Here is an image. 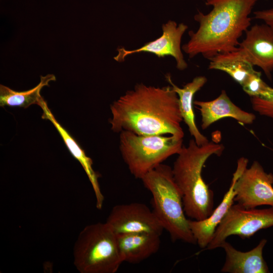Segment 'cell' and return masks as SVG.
<instances>
[{
  "label": "cell",
  "mask_w": 273,
  "mask_h": 273,
  "mask_svg": "<svg viewBox=\"0 0 273 273\" xmlns=\"http://www.w3.org/2000/svg\"><path fill=\"white\" fill-rule=\"evenodd\" d=\"M110 109L112 117L109 122L114 132L169 134L179 139L184 136L178 97L171 86L138 83L115 101Z\"/></svg>",
  "instance_id": "6da1fadb"
},
{
  "label": "cell",
  "mask_w": 273,
  "mask_h": 273,
  "mask_svg": "<svg viewBox=\"0 0 273 273\" xmlns=\"http://www.w3.org/2000/svg\"><path fill=\"white\" fill-rule=\"evenodd\" d=\"M259 0H206L211 6L207 14L198 11L194 20L199 26L190 31V40L181 48L190 58L199 54L209 59L216 54L236 49L240 38L249 28L250 15Z\"/></svg>",
  "instance_id": "7a4b0ae2"
},
{
  "label": "cell",
  "mask_w": 273,
  "mask_h": 273,
  "mask_svg": "<svg viewBox=\"0 0 273 273\" xmlns=\"http://www.w3.org/2000/svg\"><path fill=\"white\" fill-rule=\"evenodd\" d=\"M222 144L209 142L199 146L194 139L183 147L172 168L174 180L183 194L186 216L194 220L208 217L213 211L214 193L204 180L202 172L212 155L220 156Z\"/></svg>",
  "instance_id": "3957f363"
},
{
  "label": "cell",
  "mask_w": 273,
  "mask_h": 273,
  "mask_svg": "<svg viewBox=\"0 0 273 273\" xmlns=\"http://www.w3.org/2000/svg\"><path fill=\"white\" fill-rule=\"evenodd\" d=\"M141 180L152 194L153 211L171 240L196 244L184 211L183 194L174 180L172 168L161 163Z\"/></svg>",
  "instance_id": "277c9868"
},
{
  "label": "cell",
  "mask_w": 273,
  "mask_h": 273,
  "mask_svg": "<svg viewBox=\"0 0 273 273\" xmlns=\"http://www.w3.org/2000/svg\"><path fill=\"white\" fill-rule=\"evenodd\" d=\"M116 234L106 222L85 226L73 247V263L80 273H115L123 262Z\"/></svg>",
  "instance_id": "5b68a950"
},
{
  "label": "cell",
  "mask_w": 273,
  "mask_h": 273,
  "mask_svg": "<svg viewBox=\"0 0 273 273\" xmlns=\"http://www.w3.org/2000/svg\"><path fill=\"white\" fill-rule=\"evenodd\" d=\"M183 142L171 135H141L123 130L120 132L119 150L131 174L141 179L167 158L177 155Z\"/></svg>",
  "instance_id": "8992f818"
},
{
  "label": "cell",
  "mask_w": 273,
  "mask_h": 273,
  "mask_svg": "<svg viewBox=\"0 0 273 273\" xmlns=\"http://www.w3.org/2000/svg\"><path fill=\"white\" fill-rule=\"evenodd\" d=\"M273 226V207L246 209L233 204L217 226L212 238L204 250L220 247L230 236L249 238L258 231Z\"/></svg>",
  "instance_id": "52a82bcc"
},
{
  "label": "cell",
  "mask_w": 273,
  "mask_h": 273,
  "mask_svg": "<svg viewBox=\"0 0 273 273\" xmlns=\"http://www.w3.org/2000/svg\"><path fill=\"white\" fill-rule=\"evenodd\" d=\"M273 174L254 161L236 181L234 201L246 209L267 205L273 207Z\"/></svg>",
  "instance_id": "ba28073f"
},
{
  "label": "cell",
  "mask_w": 273,
  "mask_h": 273,
  "mask_svg": "<svg viewBox=\"0 0 273 273\" xmlns=\"http://www.w3.org/2000/svg\"><path fill=\"white\" fill-rule=\"evenodd\" d=\"M106 222L116 234L147 233L161 236L164 230L154 211L139 202L114 206Z\"/></svg>",
  "instance_id": "9c48e42d"
},
{
  "label": "cell",
  "mask_w": 273,
  "mask_h": 273,
  "mask_svg": "<svg viewBox=\"0 0 273 273\" xmlns=\"http://www.w3.org/2000/svg\"><path fill=\"white\" fill-rule=\"evenodd\" d=\"M188 28V25L184 23L177 24L174 21L168 20L162 26V34L160 37L134 50L119 47L117 49V55L114 59L122 62L127 56L142 52L152 53L159 58L170 56L175 60L176 67L183 71L188 67V64L181 51V41Z\"/></svg>",
  "instance_id": "30bf717a"
},
{
  "label": "cell",
  "mask_w": 273,
  "mask_h": 273,
  "mask_svg": "<svg viewBox=\"0 0 273 273\" xmlns=\"http://www.w3.org/2000/svg\"><path fill=\"white\" fill-rule=\"evenodd\" d=\"M248 160L242 157L237 161V168L233 174L230 187L225 193L222 200L213 211L211 215L203 220L189 219L190 228L199 247L204 249L210 242L216 229L234 203L236 192L235 183L244 170L247 167Z\"/></svg>",
  "instance_id": "8fae6325"
},
{
  "label": "cell",
  "mask_w": 273,
  "mask_h": 273,
  "mask_svg": "<svg viewBox=\"0 0 273 273\" xmlns=\"http://www.w3.org/2000/svg\"><path fill=\"white\" fill-rule=\"evenodd\" d=\"M245 33V38L239 47L251 63L260 68L270 78L273 71V27L265 23L255 24Z\"/></svg>",
  "instance_id": "7c38bea8"
},
{
  "label": "cell",
  "mask_w": 273,
  "mask_h": 273,
  "mask_svg": "<svg viewBox=\"0 0 273 273\" xmlns=\"http://www.w3.org/2000/svg\"><path fill=\"white\" fill-rule=\"evenodd\" d=\"M267 240L261 239L252 249L242 252L237 250L230 243L225 241L220 247L225 253L224 263L222 272L229 273H268L269 270L263 256V250Z\"/></svg>",
  "instance_id": "4fadbf2b"
},
{
  "label": "cell",
  "mask_w": 273,
  "mask_h": 273,
  "mask_svg": "<svg viewBox=\"0 0 273 273\" xmlns=\"http://www.w3.org/2000/svg\"><path fill=\"white\" fill-rule=\"evenodd\" d=\"M194 104L200 112L203 129L225 117L235 119L243 124H251L256 119L253 113L244 111L233 103L224 90L212 101H194Z\"/></svg>",
  "instance_id": "5bb4252c"
},
{
  "label": "cell",
  "mask_w": 273,
  "mask_h": 273,
  "mask_svg": "<svg viewBox=\"0 0 273 273\" xmlns=\"http://www.w3.org/2000/svg\"><path fill=\"white\" fill-rule=\"evenodd\" d=\"M123 262L137 264L156 253L160 248V236L147 233L116 234Z\"/></svg>",
  "instance_id": "9a60e30c"
},
{
  "label": "cell",
  "mask_w": 273,
  "mask_h": 273,
  "mask_svg": "<svg viewBox=\"0 0 273 273\" xmlns=\"http://www.w3.org/2000/svg\"><path fill=\"white\" fill-rule=\"evenodd\" d=\"M43 113L41 118L50 120L56 127L72 155L80 163L92 185L96 198V206L101 210L103 206L104 196L98 181L99 175L93 168V160L87 156L83 150L69 133L58 122L43 100L40 105Z\"/></svg>",
  "instance_id": "2e32d148"
},
{
  "label": "cell",
  "mask_w": 273,
  "mask_h": 273,
  "mask_svg": "<svg viewBox=\"0 0 273 273\" xmlns=\"http://www.w3.org/2000/svg\"><path fill=\"white\" fill-rule=\"evenodd\" d=\"M165 79L178 95L180 114L191 135L199 146L208 143L209 142L208 139L201 133L196 125L193 110L194 95L206 84V77L197 76L182 88L174 83L170 74L165 75Z\"/></svg>",
  "instance_id": "e0dca14e"
},
{
  "label": "cell",
  "mask_w": 273,
  "mask_h": 273,
  "mask_svg": "<svg viewBox=\"0 0 273 273\" xmlns=\"http://www.w3.org/2000/svg\"><path fill=\"white\" fill-rule=\"evenodd\" d=\"M209 60V69L226 73L242 86L257 72L240 47L232 51L218 53Z\"/></svg>",
  "instance_id": "ac0fdd59"
},
{
  "label": "cell",
  "mask_w": 273,
  "mask_h": 273,
  "mask_svg": "<svg viewBox=\"0 0 273 273\" xmlns=\"http://www.w3.org/2000/svg\"><path fill=\"white\" fill-rule=\"evenodd\" d=\"M56 80L54 74L40 76L39 83L34 87L25 91L17 92L8 86L0 85V106L19 107L27 108L36 104L40 106L44 100L40 95V90L49 82Z\"/></svg>",
  "instance_id": "d6986e66"
},
{
  "label": "cell",
  "mask_w": 273,
  "mask_h": 273,
  "mask_svg": "<svg viewBox=\"0 0 273 273\" xmlns=\"http://www.w3.org/2000/svg\"><path fill=\"white\" fill-rule=\"evenodd\" d=\"M242 87L251 97H256L266 100L273 98V88L261 78L260 72L257 71L252 75Z\"/></svg>",
  "instance_id": "ffe728a7"
},
{
  "label": "cell",
  "mask_w": 273,
  "mask_h": 273,
  "mask_svg": "<svg viewBox=\"0 0 273 273\" xmlns=\"http://www.w3.org/2000/svg\"><path fill=\"white\" fill-rule=\"evenodd\" d=\"M253 109L260 115L273 119V98L264 99L256 97H251Z\"/></svg>",
  "instance_id": "44dd1931"
},
{
  "label": "cell",
  "mask_w": 273,
  "mask_h": 273,
  "mask_svg": "<svg viewBox=\"0 0 273 273\" xmlns=\"http://www.w3.org/2000/svg\"><path fill=\"white\" fill-rule=\"evenodd\" d=\"M253 14L255 19L262 20L273 27V8L256 11Z\"/></svg>",
  "instance_id": "7402d4cb"
}]
</instances>
